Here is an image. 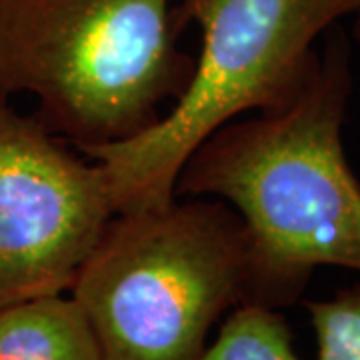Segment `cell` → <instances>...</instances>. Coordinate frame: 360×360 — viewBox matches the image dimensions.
Here are the masks:
<instances>
[{
    "label": "cell",
    "mask_w": 360,
    "mask_h": 360,
    "mask_svg": "<svg viewBox=\"0 0 360 360\" xmlns=\"http://www.w3.org/2000/svg\"><path fill=\"white\" fill-rule=\"evenodd\" d=\"M352 37L360 44V6L359 11L352 14Z\"/></svg>",
    "instance_id": "9c48e42d"
},
{
    "label": "cell",
    "mask_w": 360,
    "mask_h": 360,
    "mask_svg": "<svg viewBox=\"0 0 360 360\" xmlns=\"http://www.w3.org/2000/svg\"><path fill=\"white\" fill-rule=\"evenodd\" d=\"M182 28L172 0H0V98L34 94L78 153L134 139L193 80Z\"/></svg>",
    "instance_id": "7a4b0ae2"
},
{
    "label": "cell",
    "mask_w": 360,
    "mask_h": 360,
    "mask_svg": "<svg viewBox=\"0 0 360 360\" xmlns=\"http://www.w3.org/2000/svg\"><path fill=\"white\" fill-rule=\"evenodd\" d=\"M352 89L350 40L335 25L283 108L220 127L180 168L176 198H222L245 224V304H295L319 266L360 272V180L342 144Z\"/></svg>",
    "instance_id": "6da1fadb"
},
{
    "label": "cell",
    "mask_w": 360,
    "mask_h": 360,
    "mask_svg": "<svg viewBox=\"0 0 360 360\" xmlns=\"http://www.w3.org/2000/svg\"><path fill=\"white\" fill-rule=\"evenodd\" d=\"M115 217L101 162L0 106V310L68 292Z\"/></svg>",
    "instance_id": "5b68a950"
},
{
    "label": "cell",
    "mask_w": 360,
    "mask_h": 360,
    "mask_svg": "<svg viewBox=\"0 0 360 360\" xmlns=\"http://www.w3.org/2000/svg\"><path fill=\"white\" fill-rule=\"evenodd\" d=\"M360 0H179L182 25L196 22L202 49L194 77L153 129L124 142L80 150L101 162L116 214L174 200L186 158L245 112H274L316 63L314 40Z\"/></svg>",
    "instance_id": "277c9868"
},
{
    "label": "cell",
    "mask_w": 360,
    "mask_h": 360,
    "mask_svg": "<svg viewBox=\"0 0 360 360\" xmlns=\"http://www.w3.org/2000/svg\"><path fill=\"white\" fill-rule=\"evenodd\" d=\"M316 360H360V283L326 300H307Z\"/></svg>",
    "instance_id": "ba28073f"
},
{
    "label": "cell",
    "mask_w": 360,
    "mask_h": 360,
    "mask_svg": "<svg viewBox=\"0 0 360 360\" xmlns=\"http://www.w3.org/2000/svg\"><path fill=\"white\" fill-rule=\"evenodd\" d=\"M198 360H300L292 333L276 309L238 304Z\"/></svg>",
    "instance_id": "52a82bcc"
},
{
    "label": "cell",
    "mask_w": 360,
    "mask_h": 360,
    "mask_svg": "<svg viewBox=\"0 0 360 360\" xmlns=\"http://www.w3.org/2000/svg\"><path fill=\"white\" fill-rule=\"evenodd\" d=\"M0 360H103V352L72 295H49L0 310Z\"/></svg>",
    "instance_id": "8992f818"
},
{
    "label": "cell",
    "mask_w": 360,
    "mask_h": 360,
    "mask_svg": "<svg viewBox=\"0 0 360 360\" xmlns=\"http://www.w3.org/2000/svg\"><path fill=\"white\" fill-rule=\"evenodd\" d=\"M248 236L231 206L208 198L120 212L70 295L103 360H198L212 324L245 304Z\"/></svg>",
    "instance_id": "3957f363"
}]
</instances>
